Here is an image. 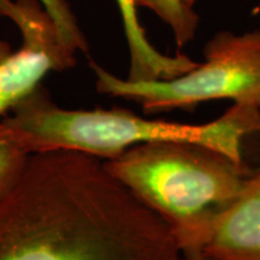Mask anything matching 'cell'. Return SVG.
Wrapping results in <instances>:
<instances>
[{"mask_svg": "<svg viewBox=\"0 0 260 260\" xmlns=\"http://www.w3.org/2000/svg\"><path fill=\"white\" fill-rule=\"evenodd\" d=\"M3 119L29 153L75 151L111 160L148 142H189L243 162V142L260 134V107L233 104L201 124L145 118L122 107L67 110L54 105L41 86Z\"/></svg>", "mask_w": 260, "mask_h": 260, "instance_id": "7a4b0ae2", "label": "cell"}, {"mask_svg": "<svg viewBox=\"0 0 260 260\" xmlns=\"http://www.w3.org/2000/svg\"><path fill=\"white\" fill-rule=\"evenodd\" d=\"M183 260H214L203 252H194L183 254Z\"/></svg>", "mask_w": 260, "mask_h": 260, "instance_id": "8fae6325", "label": "cell"}, {"mask_svg": "<svg viewBox=\"0 0 260 260\" xmlns=\"http://www.w3.org/2000/svg\"><path fill=\"white\" fill-rule=\"evenodd\" d=\"M203 253L214 260H260V165L219 217Z\"/></svg>", "mask_w": 260, "mask_h": 260, "instance_id": "8992f818", "label": "cell"}, {"mask_svg": "<svg viewBox=\"0 0 260 260\" xmlns=\"http://www.w3.org/2000/svg\"><path fill=\"white\" fill-rule=\"evenodd\" d=\"M122 16L123 28L130 53V68L126 79L130 81L170 80L187 73L198 65L184 53L167 56L148 40L140 24L136 0H116Z\"/></svg>", "mask_w": 260, "mask_h": 260, "instance_id": "52a82bcc", "label": "cell"}, {"mask_svg": "<svg viewBox=\"0 0 260 260\" xmlns=\"http://www.w3.org/2000/svg\"><path fill=\"white\" fill-rule=\"evenodd\" d=\"M0 260H183L158 214L75 151L29 155L0 198Z\"/></svg>", "mask_w": 260, "mask_h": 260, "instance_id": "6da1fadb", "label": "cell"}, {"mask_svg": "<svg viewBox=\"0 0 260 260\" xmlns=\"http://www.w3.org/2000/svg\"><path fill=\"white\" fill-rule=\"evenodd\" d=\"M40 2L53 19L65 46L75 54L79 51L87 53L88 42L77 23L76 16L74 15L68 0H40Z\"/></svg>", "mask_w": 260, "mask_h": 260, "instance_id": "30bf717a", "label": "cell"}, {"mask_svg": "<svg viewBox=\"0 0 260 260\" xmlns=\"http://www.w3.org/2000/svg\"><path fill=\"white\" fill-rule=\"evenodd\" d=\"M30 153L0 121V198L15 184Z\"/></svg>", "mask_w": 260, "mask_h": 260, "instance_id": "9c48e42d", "label": "cell"}, {"mask_svg": "<svg viewBox=\"0 0 260 260\" xmlns=\"http://www.w3.org/2000/svg\"><path fill=\"white\" fill-rule=\"evenodd\" d=\"M203 52V63L170 80H124L95 61L89 65L98 92L138 103L149 115L193 110L213 100L260 107V29L242 34L220 30Z\"/></svg>", "mask_w": 260, "mask_h": 260, "instance_id": "277c9868", "label": "cell"}, {"mask_svg": "<svg viewBox=\"0 0 260 260\" xmlns=\"http://www.w3.org/2000/svg\"><path fill=\"white\" fill-rule=\"evenodd\" d=\"M0 16L11 18L23 37V46L11 52L0 42V116L40 87L50 71L73 68L75 53L40 0H0Z\"/></svg>", "mask_w": 260, "mask_h": 260, "instance_id": "5b68a950", "label": "cell"}, {"mask_svg": "<svg viewBox=\"0 0 260 260\" xmlns=\"http://www.w3.org/2000/svg\"><path fill=\"white\" fill-rule=\"evenodd\" d=\"M106 170L168 224L183 254L203 252L253 168L189 142H148L104 161Z\"/></svg>", "mask_w": 260, "mask_h": 260, "instance_id": "3957f363", "label": "cell"}, {"mask_svg": "<svg viewBox=\"0 0 260 260\" xmlns=\"http://www.w3.org/2000/svg\"><path fill=\"white\" fill-rule=\"evenodd\" d=\"M138 8H146L169 25L178 50L195 40L200 17L191 0H136Z\"/></svg>", "mask_w": 260, "mask_h": 260, "instance_id": "ba28073f", "label": "cell"}]
</instances>
